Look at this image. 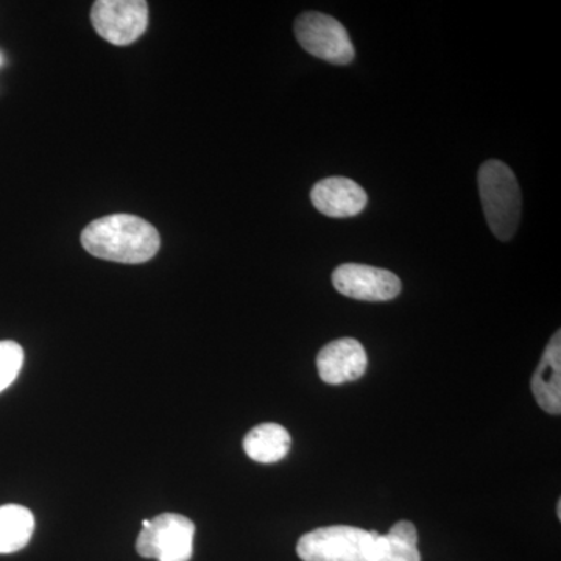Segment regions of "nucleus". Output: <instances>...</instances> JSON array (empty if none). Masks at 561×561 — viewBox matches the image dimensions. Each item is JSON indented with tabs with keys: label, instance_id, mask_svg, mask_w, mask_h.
<instances>
[{
	"label": "nucleus",
	"instance_id": "obj_1",
	"mask_svg": "<svg viewBox=\"0 0 561 561\" xmlns=\"http://www.w3.org/2000/svg\"><path fill=\"white\" fill-rule=\"evenodd\" d=\"M81 245L99 260L142 264L157 256L161 238L149 221L128 214H114L91 221L81 232Z\"/></svg>",
	"mask_w": 561,
	"mask_h": 561
},
{
	"label": "nucleus",
	"instance_id": "obj_2",
	"mask_svg": "<svg viewBox=\"0 0 561 561\" xmlns=\"http://www.w3.org/2000/svg\"><path fill=\"white\" fill-rule=\"evenodd\" d=\"M479 194L490 230L500 241H511L522 219V190L515 173L502 161L483 162L478 173Z\"/></svg>",
	"mask_w": 561,
	"mask_h": 561
},
{
	"label": "nucleus",
	"instance_id": "obj_3",
	"mask_svg": "<svg viewBox=\"0 0 561 561\" xmlns=\"http://www.w3.org/2000/svg\"><path fill=\"white\" fill-rule=\"evenodd\" d=\"M378 531L351 526L321 527L302 535L297 545L302 561H365L375 549Z\"/></svg>",
	"mask_w": 561,
	"mask_h": 561
},
{
	"label": "nucleus",
	"instance_id": "obj_4",
	"mask_svg": "<svg viewBox=\"0 0 561 561\" xmlns=\"http://www.w3.org/2000/svg\"><path fill=\"white\" fill-rule=\"evenodd\" d=\"M195 526L190 518L176 513H162L140 530L136 551L144 559L190 561L194 552Z\"/></svg>",
	"mask_w": 561,
	"mask_h": 561
},
{
	"label": "nucleus",
	"instance_id": "obj_5",
	"mask_svg": "<svg viewBox=\"0 0 561 561\" xmlns=\"http://www.w3.org/2000/svg\"><path fill=\"white\" fill-rule=\"evenodd\" d=\"M295 36L306 51L332 65H350L354 46L341 22L319 11L302 13L295 21Z\"/></svg>",
	"mask_w": 561,
	"mask_h": 561
},
{
	"label": "nucleus",
	"instance_id": "obj_6",
	"mask_svg": "<svg viewBox=\"0 0 561 561\" xmlns=\"http://www.w3.org/2000/svg\"><path fill=\"white\" fill-rule=\"evenodd\" d=\"M95 32L114 46H128L146 32L149 5L144 0H99L91 11Z\"/></svg>",
	"mask_w": 561,
	"mask_h": 561
},
{
	"label": "nucleus",
	"instance_id": "obj_7",
	"mask_svg": "<svg viewBox=\"0 0 561 561\" xmlns=\"http://www.w3.org/2000/svg\"><path fill=\"white\" fill-rule=\"evenodd\" d=\"M335 289L360 301H389L401 291V279L393 272L371 265L343 264L332 273Z\"/></svg>",
	"mask_w": 561,
	"mask_h": 561
},
{
	"label": "nucleus",
	"instance_id": "obj_8",
	"mask_svg": "<svg viewBox=\"0 0 561 561\" xmlns=\"http://www.w3.org/2000/svg\"><path fill=\"white\" fill-rule=\"evenodd\" d=\"M368 367L367 351L354 339H339L328 343L317 356V370L321 381L330 386L357 381Z\"/></svg>",
	"mask_w": 561,
	"mask_h": 561
},
{
	"label": "nucleus",
	"instance_id": "obj_9",
	"mask_svg": "<svg viewBox=\"0 0 561 561\" xmlns=\"http://www.w3.org/2000/svg\"><path fill=\"white\" fill-rule=\"evenodd\" d=\"M312 205L332 219L357 216L368 203L367 192L356 181L332 176L319 181L311 192Z\"/></svg>",
	"mask_w": 561,
	"mask_h": 561
},
{
	"label": "nucleus",
	"instance_id": "obj_10",
	"mask_svg": "<svg viewBox=\"0 0 561 561\" xmlns=\"http://www.w3.org/2000/svg\"><path fill=\"white\" fill-rule=\"evenodd\" d=\"M531 391L538 405L551 415L561 412V334L557 331L546 346L540 365L531 379Z\"/></svg>",
	"mask_w": 561,
	"mask_h": 561
},
{
	"label": "nucleus",
	"instance_id": "obj_11",
	"mask_svg": "<svg viewBox=\"0 0 561 561\" xmlns=\"http://www.w3.org/2000/svg\"><path fill=\"white\" fill-rule=\"evenodd\" d=\"M291 438L286 427L264 423L251 430L243 440V451L260 463H276L290 451Z\"/></svg>",
	"mask_w": 561,
	"mask_h": 561
},
{
	"label": "nucleus",
	"instance_id": "obj_12",
	"mask_svg": "<svg viewBox=\"0 0 561 561\" xmlns=\"http://www.w3.org/2000/svg\"><path fill=\"white\" fill-rule=\"evenodd\" d=\"M365 561H421L416 527L411 522H400L389 534H379L371 556Z\"/></svg>",
	"mask_w": 561,
	"mask_h": 561
},
{
	"label": "nucleus",
	"instance_id": "obj_13",
	"mask_svg": "<svg viewBox=\"0 0 561 561\" xmlns=\"http://www.w3.org/2000/svg\"><path fill=\"white\" fill-rule=\"evenodd\" d=\"M35 518L27 507L9 504L0 507V553L21 551L32 540Z\"/></svg>",
	"mask_w": 561,
	"mask_h": 561
},
{
	"label": "nucleus",
	"instance_id": "obj_14",
	"mask_svg": "<svg viewBox=\"0 0 561 561\" xmlns=\"http://www.w3.org/2000/svg\"><path fill=\"white\" fill-rule=\"evenodd\" d=\"M24 364V350L16 342H0V393L9 389L20 376Z\"/></svg>",
	"mask_w": 561,
	"mask_h": 561
},
{
	"label": "nucleus",
	"instance_id": "obj_15",
	"mask_svg": "<svg viewBox=\"0 0 561 561\" xmlns=\"http://www.w3.org/2000/svg\"><path fill=\"white\" fill-rule=\"evenodd\" d=\"M0 62H2V58H0Z\"/></svg>",
	"mask_w": 561,
	"mask_h": 561
}]
</instances>
